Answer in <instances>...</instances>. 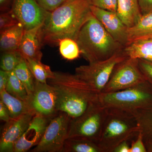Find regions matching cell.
Segmentation results:
<instances>
[{"instance_id": "1", "label": "cell", "mask_w": 152, "mask_h": 152, "mask_svg": "<svg viewBox=\"0 0 152 152\" xmlns=\"http://www.w3.org/2000/svg\"><path fill=\"white\" fill-rule=\"evenodd\" d=\"M89 0H66L49 12L42 29L43 42L58 43L60 40H75L85 23L92 15Z\"/></svg>"}, {"instance_id": "2", "label": "cell", "mask_w": 152, "mask_h": 152, "mask_svg": "<svg viewBox=\"0 0 152 152\" xmlns=\"http://www.w3.org/2000/svg\"><path fill=\"white\" fill-rule=\"evenodd\" d=\"M48 83L56 93L58 111L72 119L80 116L98 101L99 93L75 74L54 72V77Z\"/></svg>"}, {"instance_id": "3", "label": "cell", "mask_w": 152, "mask_h": 152, "mask_svg": "<svg viewBox=\"0 0 152 152\" xmlns=\"http://www.w3.org/2000/svg\"><path fill=\"white\" fill-rule=\"evenodd\" d=\"M75 41L81 55L89 63L109 58L124 48L92 14L82 26Z\"/></svg>"}, {"instance_id": "4", "label": "cell", "mask_w": 152, "mask_h": 152, "mask_svg": "<svg viewBox=\"0 0 152 152\" xmlns=\"http://www.w3.org/2000/svg\"><path fill=\"white\" fill-rule=\"evenodd\" d=\"M140 131L137 121L132 112L107 108L98 144L102 152H113L121 143L137 137Z\"/></svg>"}, {"instance_id": "5", "label": "cell", "mask_w": 152, "mask_h": 152, "mask_svg": "<svg viewBox=\"0 0 152 152\" xmlns=\"http://www.w3.org/2000/svg\"><path fill=\"white\" fill-rule=\"evenodd\" d=\"M98 101L107 108L129 111L152 105V86L148 81L125 90L110 93H99Z\"/></svg>"}, {"instance_id": "6", "label": "cell", "mask_w": 152, "mask_h": 152, "mask_svg": "<svg viewBox=\"0 0 152 152\" xmlns=\"http://www.w3.org/2000/svg\"><path fill=\"white\" fill-rule=\"evenodd\" d=\"M107 110L98 101L80 116L71 119L68 138L85 139L98 144Z\"/></svg>"}, {"instance_id": "7", "label": "cell", "mask_w": 152, "mask_h": 152, "mask_svg": "<svg viewBox=\"0 0 152 152\" xmlns=\"http://www.w3.org/2000/svg\"><path fill=\"white\" fill-rule=\"evenodd\" d=\"M127 58L122 50L107 59L77 67L75 74L100 93L107 83L117 65Z\"/></svg>"}, {"instance_id": "8", "label": "cell", "mask_w": 152, "mask_h": 152, "mask_svg": "<svg viewBox=\"0 0 152 152\" xmlns=\"http://www.w3.org/2000/svg\"><path fill=\"white\" fill-rule=\"evenodd\" d=\"M71 119L65 113L58 112L50 120L39 143L31 151L62 152Z\"/></svg>"}, {"instance_id": "9", "label": "cell", "mask_w": 152, "mask_h": 152, "mask_svg": "<svg viewBox=\"0 0 152 152\" xmlns=\"http://www.w3.org/2000/svg\"><path fill=\"white\" fill-rule=\"evenodd\" d=\"M146 80L139 66L138 59L127 58L117 65L107 83L101 93L118 91Z\"/></svg>"}, {"instance_id": "10", "label": "cell", "mask_w": 152, "mask_h": 152, "mask_svg": "<svg viewBox=\"0 0 152 152\" xmlns=\"http://www.w3.org/2000/svg\"><path fill=\"white\" fill-rule=\"evenodd\" d=\"M26 102L31 111L49 118L58 112L56 93L54 88L48 83H40L35 80L34 88L28 95Z\"/></svg>"}, {"instance_id": "11", "label": "cell", "mask_w": 152, "mask_h": 152, "mask_svg": "<svg viewBox=\"0 0 152 152\" xmlns=\"http://www.w3.org/2000/svg\"><path fill=\"white\" fill-rule=\"evenodd\" d=\"M11 11L25 30L42 25L49 12L36 0H13Z\"/></svg>"}, {"instance_id": "12", "label": "cell", "mask_w": 152, "mask_h": 152, "mask_svg": "<svg viewBox=\"0 0 152 152\" xmlns=\"http://www.w3.org/2000/svg\"><path fill=\"white\" fill-rule=\"evenodd\" d=\"M91 10L93 15L100 22L115 40L124 47L128 45V27L116 12L91 5Z\"/></svg>"}, {"instance_id": "13", "label": "cell", "mask_w": 152, "mask_h": 152, "mask_svg": "<svg viewBox=\"0 0 152 152\" xmlns=\"http://www.w3.org/2000/svg\"><path fill=\"white\" fill-rule=\"evenodd\" d=\"M35 115L34 112H29L6 123L0 140V152H14L15 144L26 130Z\"/></svg>"}, {"instance_id": "14", "label": "cell", "mask_w": 152, "mask_h": 152, "mask_svg": "<svg viewBox=\"0 0 152 152\" xmlns=\"http://www.w3.org/2000/svg\"><path fill=\"white\" fill-rule=\"evenodd\" d=\"M51 118L36 114L14 146V152H26L40 142Z\"/></svg>"}, {"instance_id": "15", "label": "cell", "mask_w": 152, "mask_h": 152, "mask_svg": "<svg viewBox=\"0 0 152 152\" xmlns=\"http://www.w3.org/2000/svg\"><path fill=\"white\" fill-rule=\"evenodd\" d=\"M42 25L31 29H24L19 49L24 58L41 61L42 57L41 51L43 42L41 34Z\"/></svg>"}, {"instance_id": "16", "label": "cell", "mask_w": 152, "mask_h": 152, "mask_svg": "<svg viewBox=\"0 0 152 152\" xmlns=\"http://www.w3.org/2000/svg\"><path fill=\"white\" fill-rule=\"evenodd\" d=\"M117 14L128 28L135 24L142 15L138 0H118Z\"/></svg>"}, {"instance_id": "17", "label": "cell", "mask_w": 152, "mask_h": 152, "mask_svg": "<svg viewBox=\"0 0 152 152\" xmlns=\"http://www.w3.org/2000/svg\"><path fill=\"white\" fill-rule=\"evenodd\" d=\"M24 31V28L20 23L12 27L1 31V51L4 52L19 50Z\"/></svg>"}, {"instance_id": "18", "label": "cell", "mask_w": 152, "mask_h": 152, "mask_svg": "<svg viewBox=\"0 0 152 152\" xmlns=\"http://www.w3.org/2000/svg\"><path fill=\"white\" fill-rule=\"evenodd\" d=\"M123 51L128 58L152 62V38L129 43L124 47Z\"/></svg>"}, {"instance_id": "19", "label": "cell", "mask_w": 152, "mask_h": 152, "mask_svg": "<svg viewBox=\"0 0 152 152\" xmlns=\"http://www.w3.org/2000/svg\"><path fill=\"white\" fill-rule=\"evenodd\" d=\"M129 43L152 38V12L142 15L135 24L128 28Z\"/></svg>"}, {"instance_id": "20", "label": "cell", "mask_w": 152, "mask_h": 152, "mask_svg": "<svg viewBox=\"0 0 152 152\" xmlns=\"http://www.w3.org/2000/svg\"><path fill=\"white\" fill-rule=\"evenodd\" d=\"M0 98L1 100L2 101L8 110L12 119L17 118L26 113L32 111L26 101L14 96L6 90L0 92Z\"/></svg>"}, {"instance_id": "21", "label": "cell", "mask_w": 152, "mask_h": 152, "mask_svg": "<svg viewBox=\"0 0 152 152\" xmlns=\"http://www.w3.org/2000/svg\"><path fill=\"white\" fill-rule=\"evenodd\" d=\"M136 117L144 142L152 141V105L132 112Z\"/></svg>"}, {"instance_id": "22", "label": "cell", "mask_w": 152, "mask_h": 152, "mask_svg": "<svg viewBox=\"0 0 152 152\" xmlns=\"http://www.w3.org/2000/svg\"><path fill=\"white\" fill-rule=\"evenodd\" d=\"M62 152H102L97 143L77 138L66 140Z\"/></svg>"}, {"instance_id": "23", "label": "cell", "mask_w": 152, "mask_h": 152, "mask_svg": "<svg viewBox=\"0 0 152 152\" xmlns=\"http://www.w3.org/2000/svg\"><path fill=\"white\" fill-rule=\"evenodd\" d=\"M24 58L36 80L42 83H48V80L54 77V72L51 70L49 66L41 62V61L28 58Z\"/></svg>"}, {"instance_id": "24", "label": "cell", "mask_w": 152, "mask_h": 152, "mask_svg": "<svg viewBox=\"0 0 152 152\" xmlns=\"http://www.w3.org/2000/svg\"><path fill=\"white\" fill-rule=\"evenodd\" d=\"M6 90L8 93L23 100H27L28 94L22 82L17 77L14 71L9 72V80Z\"/></svg>"}, {"instance_id": "25", "label": "cell", "mask_w": 152, "mask_h": 152, "mask_svg": "<svg viewBox=\"0 0 152 152\" xmlns=\"http://www.w3.org/2000/svg\"><path fill=\"white\" fill-rule=\"evenodd\" d=\"M14 71L17 77L24 85L28 95L32 92L34 88L35 79L24 58Z\"/></svg>"}, {"instance_id": "26", "label": "cell", "mask_w": 152, "mask_h": 152, "mask_svg": "<svg viewBox=\"0 0 152 152\" xmlns=\"http://www.w3.org/2000/svg\"><path fill=\"white\" fill-rule=\"evenodd\" d=\"M58 44L60 54L66 60H75L81 55L78 45L73 39L64 38L60 40Z\"/></svg>"}, {"instance_id": "27", "label": "cell", "mask_w": 152, "mask_h": 152, "mask_svg": "<svg viewBox=\"0 0 152 152\" xmlns=\"http://www.w3.org/2000/svg\"><path fill=\"white\" fill-rule=\"evenodd\" d=\"M19 50L3 52L1 59V69L7 72L14 71L23 59Z\"/></svg>"}, {"instance_id": "28", "label": "cell", "mask_w": 152, "mask_h": 152, "mask_svg": "<svg viewBox=\"0 0 152 152\" xmlns=\"http://www.w3.org/2000/svg\"><path fill=\"white\" fill-rule=\"evenodd\" d=\"M20 23L12 11L5 12L0 15V29L1 31L15 26Z\"/></svg>"}, {"instance_id": "29", "label": "cell", "mask_w": 152, "mask_h": 152, "mask_svg": "<svg viewBox=\"0 0 152 152\" xmlns=\"http://www.w3.org/2000/svg\"><path fill=\"white\" fill-rule=\"evenodd\" d=\"M91 5L117 13L118 0H89Z\"/></svg>"}, {"instance_id": "30", "label": "cell", "mask_w": 152, "mask_h": 152, "mask_svg": "<svg viewBox=\"0 0 152 152\" xmlns=\"http://www.w3.org/2000/svg\"><path fill=\"white\" fill-rule=\"evenodd\" d=\"M139 65L146 80L152 86V62L146 60L138 59Z\"/></svg>"}, {"instance_id": "31", "label": "cell", "mask_w": 152, "mask_h": 152, "mask_svg": "<svg viewBox=\"0 0 152 152\" xmlns=\"http://www.w3.org/2000/svg\"><path fill=\"white\" fill-rule=\"evenodd\" d=\"M147 150L145 145L142 135L140 132L136 137L135 140L132 142L130 152H146Z\"/></svg>"}, {"instance_id": "32", "label": "cell", "mask_w": 152, "mask_h": 152, "mask_svg": "<svg viewBox=\"0 0 152 152\" xmlns=\"http://www.w3.org/2000/svg\"><path fill=\"white\" fill-rule=\"evenodd\" d=\"M39 5L46 10L52 12L61 5L64 0H36Z\"/></svg>"}, {"instance_id": "33", "label": "cell", "mask_w": 152, "mask_h": 152, "mask_svg": "<svg viewBox=\"0 0 152 152\" xmlns=\"http://www.w3.org/2000/svg\"><path fill=\"white\" fill-rule=\"evenodd\" d=\"M142 15L152 12V0H138Z\"/></svg>"}, {"instance_id": "34", "label": "cell", "mask_w": 152, "mask_h": 152, "mask_svg": "<svg viewBox=\"0 0 152 152\" xmlns=\"http://www.w3.org/2000/svg\"><path fill=\"white\" fill-rule=\"evenodd\" d=\"M0 119L6 123L12 119L8 110L1 100H0Z\"/></svg>"}, {"instance_id": "35", "label": "cell", "mask_w": 152, "mask_h": 152, "mask_svg": "<svg viewBox=\"0 0 152 152\" xmlns=\"http://www.w3.org/2000/svg\"><path fill=\"white\" fill-rule=\"evenodd\" d=\"M9 72L0 70V92L6 90L9 80Z\"/></svg>"}, {"instance_id": "36", "label": "cell", "mask_w": 152, "mask_h": 152, "mask_svg": "<svg viewBox=\"0 0 152 152\" xmlns=\"http://www.w3.org/2000/svg\"><path fill=\"white\" fill-rule=\"evenodd\" d=\"M130 146L127 141L123 142L118 145L114 150L113 152H130Z\"/></svg>"}, {"instance_id": "37", "label": "cell", "mask_w": 152, "mask_h": 152, "mask_svg": "<svg viewBox=\"0 0 152 152\" xmlns=\"http://www.w3.org/2000/svg\"><path fill=\"white\" fill-rule=\"evenodd\" d=\"M147 151L152 152V141L145 142Z\"/></svg>"}, {"instance_id": "38", "label": "cell", "mask_w": 152, "mask_h": 152, "mask_svg": "<svg viewBox=\"0 0 152 152\" xmlns=\"http://www.w3.org/2000/svg\"><path fill=\"white\" fill-rule=\"evenodd\" d=\"M10 1V0H0V5H1V7L5 6Z\"/></svg>"}, {"instance_id": "39", "label": "cell", "mask_w": 152, "mask_h": 152, "mask_svg": "<svg viewBox=\"0 0 152 152\" xmlns=\"http://www.w3.org/2000/svg\"><path fill=\"white\" fill-rule=\"evenodd\" d=\"M64 1H66V0H64Z\"/></svg>"}]
</instances>
